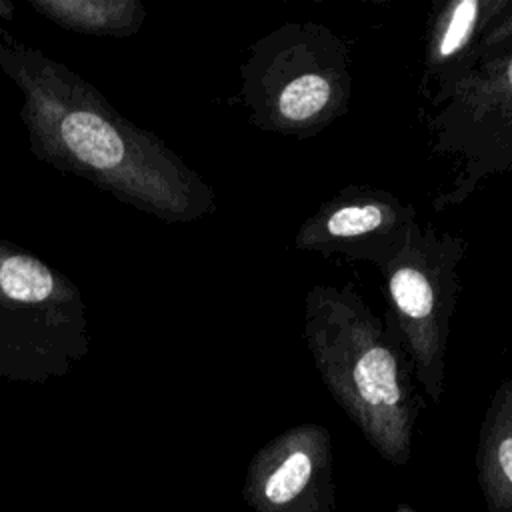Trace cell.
<instances>
[{"label":"cell","mask_w":512,"mask_h":512,"mask_svg":"<svg viewBox=\"0 0 512 512\" xmlns=\"http://www.w3.org/2000/svg\"><path fill=\"white\" fill-rule=\"evenodd\" d=\"M304 340L326 390L376 454L408 464L420 402L398 332L352 286L316 284L304 298Z\"/></svg>","instance_id":"6da1fadb"},{"label":"cell","mask_w":512,"mask_h":512,"mask_svg":"<svg viewBox=\"0 0 512 512\" xmlns=\"http://www.w3.org/2000/svg\"><path fill=\"white\" fill-rule=\"evenodd\" d=\"M242 96L256 128L312 138L348 112L350 48L324 24L286 22L252 44Z\"/></svg>","instance_id":"7a4b0ae2"},{"label":"cell","mask_w":512,"mask_h":512,"mask_svg":"<svg viewBox=\"0 0 512 512\" xmlns=\"http://www.w3.org/2000/svg\"><path fill=\"white\" fill-rule=\"evenodd\" d=\"M466 250V238L416 220L404 248L380 270L388 302L384 318L402 340L416 384L434 404L444 396L448 332Z\"/></svg>","instance_id":"3957f363"},{"label":"cell","mask_w":512,"mask_h":512,"mask_svg":"<svg viewBox=\"0 0 512 512\" xmlns=\"http://www.w3.org/2000/svg\"><path fill=\"white\" fill-rule=\"evenodd\" d=\"M432 146L460 160L454 184L432 208L460 206L490 176L512 172V50L480 64L470 82L430 120Z\"/></svg>","instance_id":"277c9868"},{"label":"cell","mask_w":512,"mask_h":512,"mask_svg":"<svg viewBox=\"0 0 512 512\" xmlns=\"http://www.w3.org/2000/svg\"><path fill=\"white\" fill-rule=\"evenodd\" d=\"M416 208L394 192L346 186L322 202L294 234V246L322 256L364 260L382 270L406 244Z\"/></svg>","instance_id":"5b68a950"},{"label":"cell","mask_w":512,"mask_h":512,"mask_svg":"<svg viewBox=\"0 0 512 512\" xmlns=\"http://www.w3.org/2000/svg\"><path fill=\"white\" fill-rule=\"evenodd\" d=\"M332 436L306 422L270 438L252 456L242 498L252 512H334Z\"/></svg>","instance_id":"8992f818"},{"label":"cell","mask_w":512,"mask_h":512,"mask_svg":"<svg viewBox=\"0 0 512 512\" xmlns=\"http://www.w3.org/2000/svg\"><path fill=\"white\" fill-rule=\"evenodd\" d=\"M502 0L434 2L424 42L422 94L432 108L448 104L480 68V38Z\"/></svg>","instance_id":"52a82bcc"},{"label":"cell","mask_w":512,"mask_h":512,"mask_svg":"<svg viewBox=\"0 0 512 512\" xmlns=\"http://www.w3.org/2000/svg\"><path fill=\"white\" fill-rule=\"evenodd\" d=\"M476 476L486 512H512V378L498 384L484 412Z\"/></svg>","instance_id":"ba28073f"},{"label":"cell","mask_w":512,"mask_h":512,"mask_svg":"<svg viewBox=\"0 0 512 512\" xmlns=\"http://www.w3.org/2000/svg\"><path fill=\"white\" fill-rule=\"evenodd\" d=\"M66 146L94 168H112L124 156V142L118 132L92 112H72L62 122Z\"/></svg>","instance_id":"9c48e42d"},{"label":"cell","mask_w":512,"mask_h":512,"mask_svg":"<svg viewBox=\"0 0 512 512\" xmlns=\"http://www.w3.org/2000/svg\"><path fill=\"white\" fill-rule=\"evenodd\" d=\"M0 286L14 300L40 302L52 292V276L34 258L10 256L0 268Z\"/></svg>","instance_id":"30bf717a"},{"label":"cell","mask_w":512,"mask_h":512,"mask_svg":"<svg viewBox=\"0 0 512 512\" xmlns=\"http://www.w3.org/2000/svg\"><path fill=\"white\" fill-rule=\"evenodd\" d=\"M508 50H512V0H502L500 8L480 38V64L494 60Z\"/></svg>","instance_id":"8fae6325"},{"label":"cell","mask_w":512,"mask_h":512,"mask_svg":"<svg viewBox=\"0 0 512 512\" xmlns=\"http://www.w3.org/2000/svg\"><path fill=\"white\" fill-rule=\"evenodd\" d=\"M396 512H416V510H414V508H410L408 504H402V506H398V508H396Z\"/></svg>","instance_id":"7c38bea8"}]
</instances>
